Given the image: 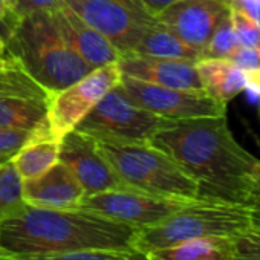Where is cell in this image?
<instances>
[{"label":"cell","mask_w":260,"mask_h":260,"mask_svg":"<svg viewBox=\"0 0 260 260\" xmlns=\"http://www.w3.org/2000/svg\"><path fill=\"white\" fill-rule=\"evenodd\" d=\"M252 226L248 205L196 199L159 223L138 231L132 246L150 252L184 242L234 237Z\"/></svg>","instance_id":"cell-4"},{"label":"cell","mask_w":260,"mask_h":260,"mask_svg":"<svg viewBox=\"0 0 260 260\" xmlns=\"http://www.w3.org/2000/svg\"><path fill=\"white\" fill-rule=\"evenodd\" d=\"M121 69L115 61L92 69L71 86L52 92L46 115L49 135L60 141L66 134L75 130L104 95L121 83Z\"/></svg>","instance_id":"cell-7"},{"label":"cell","mask_w":260,"mask_h":260,"mask_svg":"<svg viewBox=\"0 0 260 260\" xmlns=\"http://www.w3.org/2000/svg\"><path fill=\"white\" fill-rule=\"evenodd\" d=\"M58 161L78 179L86 196L127 188L103 153L98 141L78 130H72L60 140Z\"/></svg>","instance_id":"cell-11"},{"label":"cell","mask_w":260,"mask_h":260,"mask_svg":"<svg viewBox=\"0 0 260 260\" xmlns=\"http://www.w3.org/2000/svg\"><path fill=\"white\" fill-rule=\"evenodd\" d=\"M68 7L109 39L121 54L132 52L144 29L156 20L140 0H69Z\"/></svg>","instance_id":"cell-9"},{"label":"cell","mask_w":260,"mask_h":260,"mask_svg":"<svg viewBox=\"0 0 260 260\" xmlns=\"http://www.w3.org/2000/svg\"><path fill=\"white\" fill-rule=\"evenodd\" d=\"M28 204L23 198V179L13 162L0 166V223L20 214Z\"/></svg>","instance_id":"cell-21"},{"label":"cell","mask_w":260,"mask_h":260,"mask_svg":"<svg viewBox=\"0 0 260 260\" xmlns=\"http://www.w3.org/2000/svg\"><path fill=\"white\" fill-rule=\"evenodd\" d=\"M60 141L52 138L49 132L37 135L29 141L14 158L13 166L23 181L36 179L46 173L51 167L58 162Z\"/></svg>","instance_id":"cell-19"},{"label":"cell","mask_w":260,"mask_h":260,"mask_svg":"<svg viewBox=\"0 0 260 260\" xmlns=\"http://www.w3.org/2000/svg\"><path fill=\"white\" fill-rule=\"evenodd\" d=\"M228 60L237 64L242 71H260V46H237Z\"/></svg>","instance_id":"cell-29"},{"label":"cell","mask_w":260,"mask_h":260,"mask_svg":"<svg viewBox=\"0 0 260 260\" xmlns=\"http://www.w3.org/2000/svg\"><path fill=\"white\" fill-rule=\"evenodd\" d=\"M132 52L152 55V57H162V58L190 60V61H199L202 58L194 48L182 42L172 29L162 25L158 19L144 29L143 36L140 37Z\"/></svg>","instance_id":"cell-18"},{"label":"cell","mask_w":260,"mask_h":260,"mask_svg":"<svg viewBox=\"0 0 260 260\" xmlns=\"http://www.w3.org/2000/svg\"><path fill=\"white\" fill-rule=\"evenodd\" d=\"M8 57V48H7V42L5 39L0 36V61L5 60Z\"/></svg>","instance_id":"cell-35"},{"label":"cell","mask_w":260,"mask_h":260,"mask_svg":"<svg viewBox=\"0 0 260 260\" xmlns=\"http://www.w3.org/2000/svg\"><path fill=\"white\" fill-rule=\"evenodd\" d=\"M237 46L239 42L234 31L231 11L228 10L211 34L210 42L202 52V58H228Z\"/></svg>","instance_id":"cell-24"},{"label":"cell","mask_w":260,"mask_h":260,"mask_svg":"<svg viewBox=\"0 0 260 260\" xmlns=\"http://www.w3.org/2000/svg\"><path fill=\"white\" fill-rule=\"evenodd\" d=\"M58 34L68 46L90 68L96 69L118 61L121 52L100 31L86 23L71 7L49 13Z\"/></svg>","instance_id":"cell-14"},{"label":"cell","mask_w":260,"mask_h":260,"mask_svg":"<svg viewBox=\"0 0 260 260\" xmlns=\"http://www.w3.org/2000/svg\"><path fill=\"white\" fill-rule=\"evenodd\" d=\"M196 71L202 90L211 98L228 104L240 92H245V71L228 58H201Z\"/></svg>","instance_id":"cell-16"},{"label":"cell","mask_w":260,"mask_h":260,"mask_svg":"<svg viewBox=\"0 0 260 260\" xmlns=\"http://www.w3.org/2000/svg\"><path fill=\"white\" fill-rule=\"evenodd\" d=\"M249 211H251L252 223H254V225H260V201L251 204V205H249Z\"/></svg>","instance_id":"cell-34"},{"label":"cell","mask_w":260,"mask_h":260,"mask_svg":"<svg viewBox=\"0 0 260 260\" xmlns=\"http://www.w3.org/2000/svg\"><path fill=\"white\" fill-rule=\"evenodd\" d=\"M199 187V198L251 205L258 159L233 137L226 115L170 121L149 141Z\"/></svg>","instance_id":"cell-1"},{"label":"cell","mask_w":260,"mask_h":260,"mask_svg":"<svg viewBox=\"0 0 260 260\" xmlns=\"http://www.w3.org/2000/svg\"><path fill=\"white\" fill-rule=\"evenodd\" d=\"M0 92L49 98V92L25 71L10 52L5 60L0 61Z\"/></svg>","instance_id":"cell-22"},{"label":"cell","mask_w":260,"mask_h":260,"mask_svg":"<svg viewBox=\"0 0 260 260\" xmlns=\"http://www.w3.org/2000/svg\"><path fill=\"white\" fill-rule=\"evenodd\" d=\"M121 86L138 106L169 121L226 115L228 104L211 98L202 89L164 87L124 75Z\"/></svg>","instance_id":"cell-10"},{"label":"cell","mask_w":260,"mask_h":260,"mask_svg":"<svg viewBox=\"0 0 260 260\" xmlns=\"http://www.w3.org/2000/svg\"><path fill=\"white\" fill-rule=\"evenodd\" d=\"M84 196L78 179L60 161L42 176L23 181V198L31 207L72 210L80 207Z\"/></svg>","instance_id":"cell-15"},{"label":"cell","mask_w":260,"mask_h":260,"mask_svg":"<svg viewBox=\"0 0 260 260\" xmlns=\"http://www.w3.org/2000/svg\"><path fill=\"white\" fill-rule=\"evenodd\" d=\"M257 201H260V161L255 166L254 179H252V204Z\"/></svg>","instance_id":"cell-33"},{"label":"cell","mask_w":260,"mask_h":260,"mask_svg":"<svg viewBox=\"0 0 260 260\" xmlns=\"http://www.w3.org/2000/svg\"><path fill=\"white\" fill-rule=\"evenodd\" d=\"M19 260H149V255L134 246L127 248H90L64 254L36 255Z\"/></svg>","instance_id":"cell-23"},{"label":"cell","mask_w":260,"mask_h":260,"mask_svg":"<svg viewBox=\"0 0 260 260\" xmlns=\"http://www.w3.org/2000/svg\"><path fill=\"white\" fill-rule=\"evenodd\" d=\"M48 130H26L0 127V166L11 162L13 158L37 135Z\"/></svg>","instance_id":"cell-25"},{"label":"cell","mask_w":260,"mask_h":260,"mask_svg":"<svg viewBox=\"0 0 260 260\" xmlns=\"http://www.w3.org/2000/svg\"><path fill=\"white\" fill-rule=\"evenodd\" d=\"M137 234L134 226L83 208L26 205L20 214L0 223V255L26 258L90 248H127Z\"/></svg>","instance_id":"cell-2"},{"label":"cell","mask_w":260,"mask_h":260,"mask_svg":"<svg viewBox=\"0 0 260 260\" xmlns=\"http://www.w3.org/2000/svg\"><path fill=\"white\" fill-rule=\"evenodd\" d=\"M228 10L226 0H176L156 19L202 57L211 34Z\"/></svg>","instance_id":"cell-12"},{"label":"cell","mask_w":260,"mask_h":260,"mask_svg":"<svg viewBox=\"0 0 260 260\" xmlns=\"http://www.w3.org/2000/svg\"><path fill=\"white\" fill-rule=\"evenodd\" d=\"M193 201L196 199L158 196L127 187L84 196L78 208L96 213L141 231L159 223Z\"/></svg>","instance_id":"cell-8"},{"label":"cell","mask_w":260,"mask_h":260,"mask_svg":"<svg viewBox=\"0 0 260 260\" xmlns=\"http://www.w3.org/2000/svg\"><path fill=\"white\" fill-rule=\"evenodd\" d=\"M231 260H260V225L252 223L246 231L233 237Z\"/></svg>","instance_id":"cell-26"},{"label":"cell","mask_w":260,"mask_h":260,"mask_svg":"<svg viewBox=\"0 0 260 260\" xmlns=\"http://www.w3.org/2000/svg\"><path fill=\"white\" fill-rule=\"evenodd\" d=\"M98 144L125 187L167 198L201 199L198 184L150 143L98 141Z\"/></svg>","instance_id":"cell-5"},{"label":"cell","mask_w":260,"mask_h":260,"mask_svg":"<svg viewBox=\"0 0 260 260\" xmlns=\"http://www.w3.org/2000/svg\"><path fill=\"white\" fill-rule=\"evenodd\" d=\"M149 260H231L233 237L184 242L147 252Z\"/></svg>","instance_id":"cell-20"},{"label":"cell","mask_w":260,"mask_h":260,"mask_svg":"<svg viewBox=\"0 0 260 260\" xmlns=\"http://www.w3.org/2000/svg\"><path fill=\"white\" fill-rule=\"evenodd\" d=\"M69 0H14L19 17L32 13H54L68 5Z\"/></svg>","instance_id":"cell-28"},{"label":"cell","mask_w":260,"mask_h":260,"mask_svg":"<svg viewBox=\"0 0 260 260\" xmlns=\"http://www.w3.org/2000/svg\"><path fill=\"white\" fill-rule=\"evenodd\" d=\"M0 260H2V255H0Z\"/></svg>","instance_id":"cell-37"},{"label":"cell","mask_w":260,"mask_h":260,"mask_svg":"<svg viewBox=\"0 0 260 260\" xmlns=\"http://www.w3.org/2000/svg\"><path fill=\"white\" fill-rule=\"evenodd\" d=\"M245 92L254 101H260V71H245Z\"/></svg>","instance_id":"cell-31"},{"label":"cell","mask_w":260,"mask_h":260,"mask_svg":"<svg viewBox=\"0 0 260 260\" xmlns=\"http://www.w3.org/2000/svg\"><path fill=\"white\" fill-rule=\"evenodd\" d=\"M48 100L0 92V127L48 130Z\"/></svg>","instance_id":"cell-17"},{"label":"cell","mask_w":260,"mask_h":260,"mask_svg":"<svg viewBox=\"0 0 260 260\" xmlns=\"http://www.w3.org/2000/svg\"><path fill=\"white\" fill-rule=\"evenodd\" d=\"M230 11H231V19H233L239 46H248V48L260 46V26L257 25V22L239 8L230 7Z\"/></svg>","instance_id":"cell-27"},{"label":"cell","mask_w":260,"mask_h":260,"mask_svg":"<svg viewBox=\"0 0 260 260\" xmlns=\"http://www.w3.org/2000/svg\"><path fill=\"white\" fill-rule=\"evenodd\" d=\"M2 260H19V258H2Z\"/></svg>","instance_id":"cell-36"},{"label":"cell","mask_w":260,"mask_h":260,"mask_svg":"<svg viewBox=\"0 0 260 260\" xmlns=\"http://www.w3.org/2000/svg\"><path fill=\"white\" fill-rule=\"evenodd\" d=\"M118 66L124 77L140 81L175 89H202L196 61L122 52L118 58Z\"/></svg>","instance_id":"cell-13"},{"label":"cell","mask_w":260,"mask_h":260,"mask_svg":"<svg viewBox=\"0 0 260 260\" xmlns=\"http://www.w3.org/2000/svg\"><path fill=\"white\" fill-rule=\"evenodd\" d=\"M19 19L14 0H0V25L5 26L7 34L14 28Z\"/></svg>","instance_id":"cell-30"},{"label":"cell","mask_w":260,"mask_h":260,"mask_svg":"<svg viewBox=\"0 0 260 260\" xmlns=\"http://www.w3.org/2000/svg\"><path fill=\"white\" fill-rule=\"evenodd\" d=\"M140 2L146 7V10L150 14H153L156 17L162 10H166L169 5L175 4L176 0H140Z\"/></svg>","instance_id":"cell-32"},{"label":"cell","mask_w":260,"mask_h":260,"mask_svg":"<svg viewBox=\"0 0 260 260\" xmlns=\"http://www.w3.org/2000/svg\"><path fill=\"white\" fill-rule=\"evenodd\" d=\"M5 42L10 55L49 93L71 86L93 69L61 39L49 13L22 16Z\"/></svg>","instance_id":"cell-3"},{"label":"cell","mask_w":260,"mask_h":260,"mask_svg":"<svg viewBox=\"0 0 260 260\" xmlns=\"http://www.w3.org/2000/svg\"><path fill=\"white\" fill-rule=\"evenodd\" d=\"M169 122L138 106L119 83L104 95L75 130L96 141L149 143Z\"/></svg>","instance_id":"cell-6"}]
</instances>
